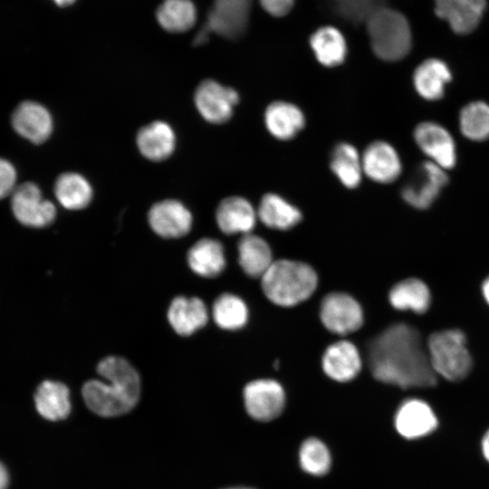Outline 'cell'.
<instances>
[{"mask_svg":"<svg viewBox=\"0 0 489 489\" xmlns=\"http://www.w3.org/2000/svg\"><path fill=\"white\" fill-rule=\"evenodd\" d=\"M368 360L373 377L403 388H427L436 383L418 331L406 323L389 326L369 344Z\"/></svg>","mask_w":489,"mask_h":489,"instance_id":"6da1fadb","label":"cell"},{"mask_svg":"<svg viewBox=\"0 0 489 489\" xmlns=\"http://www.w3.org/2000/svg\"><path fill=\"white\" fill-rule=\"evenodd\" d=\"M97 371L103 378L84 383L86 406L101 417H117L131 410L140 395V379L126 360L110 356L100 361Z\"/></svg>","mask_w":489,"mask_h":489,"instance_id":"7a4b0ae2","label":"cell"},{"mask_svg":"<svg viewBox=\"0 0 489 489\" xmlns=\"http://www.w3.org/2000/svg\"><path fill=\"white\" fill-rule=\"evenodd\" d=\"M317 283L318 277L312 266L288 259L273 261L261 278L265 296L283 307L294 306L310 298Z\"/></svg>","mask_w":489,"mask_h":489,"instance_id":"3957f363","label":"cell"},{"mask_svg":"<svg viewBox=\"0 0 489 489\" xmlns=\"http://www.w3.org/2000/svg\"><path fill=\"white\" fill-rule=\"evenodd\" d=\"M373 53L386 62L403 59L411 48V31L406 17L397 10L382 6L366 20Z\"/></svg>","mask_w":489,"mask_h":489,"instance_id":"277c9868","label":"cell"},{"mask_svg":"<svg viewBox=\"0 0 489 489\" xmlns=\"http://www.w3.org/2000/svg\"><path fill=\"white\" fill-rule=\"evenodd\" d=\"M427 350L435 373L450 381L465 379L472 367L465 336L459 330L435 332L428 338Z\"/></svg>","mask_w":489,"mask_h":489,"instance_id":"5b68a950","label":"cell"},{"mask_svg":"<svg viewBox=\"0 0 489 489\" xmlns=\"http://www.w3.org/2000/svg\"><path fill=\"white\" fill-rule=\"evenodd\" d=\"M252 0H214L204 27L224 38H240L249 24Z\"/></svg>","mask_w":489,"mask_h":489,"instance_id":"8992f818","label":"cell"},{"mask_svg":"<svg viewBox=\"0 0 489 489\" xmlns=\"http://www.w3.org/2000/svg\"><path fill=\"white\" fill-rule=\"evenodd\" d=\"M445 170L430 160L420 164L403 187L402 198L415 208L429 207L447 183Z\"/></svg>","mask_w":489,"mask_h":489,"instance_id":"52a82bcc","label":"cell"},{"mask_svg":"<svg viewBox=\"0 0 489 489\" xmlns=\"http://www.w3.org/2000/svg\"><path fill=\"white\" fill-rule=\"evenodd\" d=\"M320 317L324 327L336 334L346 335L360 328L363 312L359 302L344 292H331L321 303Z\"/></svg>","mask_w":489,"mask_h":489,"instance_id":"ba28073f","label":"cell"},{"mask_svg":"<svg viewBox=\"0 0 489 489\" xmlns=\"http://www.w3.org/2000/svg\"><path fill=\"white\" fill-rule=\"evenodd\" d=\"M195 104L208 122L222 124L230 120L239 101L237 91L214 80H205L197 88Z\"/></svg>","mask_w":489,"mask_h":489,"instance_id":"9c48e42d","label":"cell"},{"mask_svg":"<svg viewBox=\"0 0 489 489\" xmlns=\"http://www.w3.org/2000/svg\"><path fill=\"white\" fill-rule=\"evenodd\" d=\"M11 205L14 216L24 225L43 227L55 218L54 205L44 199L40 188L31 182L23 183L14 188Z\"/></svg>","mask_w":489,"mask_h":489,"instance_id":"30bf717a","label":"cell"},{"mask_svg":"<svg viewBox=\"0 0 489 489\" xmlns=\"http://www.w3.org/2000/svg\"><path fill=\"white\" fill-rule=\"evenodd\" d=\"M244 399L249 416L259 421L274 419L285 405V394L281 384L267 379L249 382L244 389Z\"/></svg>","mask_w":489,"mask_h":489,"instance_id":"8fae6325","label":"cell"},{"mask_svg":"<svg viewBox=\"0 0 489 489\" xmlns=\"http://www.w3.org/2000/svg\"><path fill=\"white\" fill-rule=\"evenodd\" d=\"M418 148L430 161L444 169L452 168L456 162L455 141L450 133L435 122H422L414 130Z\"/></svg>","mask_w":489,"mask_h":489,"instance_id":"7c38bea8","label":"cell"},{"mask_svg":"<svg viewBox=\"0 0 489 489\" xmlns=\"http://www.w3.org/2000/svg\"><path fill=\"white\" fill-rule=\"evenodd\" d=\"M363 174L374 182L388 184L401 173L400 158L388 142L375 140L369 143L361 154Z\"/></svg>","mask_w":489,"mask_h":489,"instance_id":"4fadbf2b","label":"cell"},{"mask_svg":"<svg viewBox=\"0 0 489 489\" xmlns=\"http://www.w3.org/2000/svg\"><path fill=\"white\" fill-rule=\"evenodd\" d=\"M149 223L159 236L178 238L191 229L192 216L179 201L167 199L152 206L149 212Z\"/></svg>","mask_w":489,"mask_h":489,"instance_id":"5bb4252c","label":"cell"},{"mask_svg":"<svg viewBox=\"0 0 489 489\" xmlns=\"http://www.w3.org/2000/svg\"><path fill=\"white\" fill-rule=\"evenodd\" d=\"M12 125L20 136L35 144L47 140L53 131L50 112L34 101H24L17 106L12 115Z\"/></svg>","mask_w":489,"mask_h":489,"instance_id":"9a60e30c","label":"cell"},{"mask_svg":"<svg viewBox=\"0 0 489 489\" xmlns=\"http://www.w3.org/2000/svg\"><path fill=\"white\" fill-rule=\"evenodd\" d=\"M395 426L402 436L408 439L418 438L433 432L437 427V419L425 401L408 399L396 413Z\"/></svg>","mask_w":489,"mask_h":489,"instance_id":"2e32d148","label":"cell"},{"mask_svg":"<svg viewBox=\"0 0 489 489\" xmlns=\"http://www.w3.org/2000/svg\"><path fill=\"white\" fill-rule=\"evenodd\" d=\"M485 0H435V12L460 34L473 32L479 24Z\"/></svg>","mask_w":489,"mask_h":489,"instance_id":"e0dca14e","label":"cell"},{"mask_svg":"<svg viewBox=\"0 0 489 489\" xmlns=\"http://www.w3.org/2000/svg\"><path fill=\"white\" fill-rule=\"evenodd\" d=\"M257 219L254 206L246 198L237 196L224 198L216 211L217 225L226 235L249 234Z\"/></svg>","mask_w":489,"mask_h":489,"instance_id":"ac0fdd59","label":"cell"},{"mask_svg":"<svg viewBox=\"0 0 489 489\" xmlns=\"http://www.w3.org/2000/svg\"><path fill=\"white\" fill-rule=\"evenodd\" d=\"M321 365L331 379L346 382L360 373L362 363L356 346L348 340H340L330 345L323 353Z\"/></svg>","mask_w":489,"mask_h":489,"instance_id":"d6986e66","label":"cell"},{"mask_svg":"<svg viewBox=\"0 0 489 489\" xmlns=\"http://www.w3.org/2000/svg\"><path fill=\"white\" fill-rule=\"evenodd\" d=\"M264 124L279 140L293 139L305 126V116L295 104L285 101L271 102L264 110Z\"/></svg>","mask_w":489,"mask_h":489,"instance_id":"ffe728a7","label":"cell"},{"mask_svg":"<svg viewBox=\"0 0 489 489\" xmlns=\"http://www.w3.org/2000/svg\"><path fill=\"white\" fill-rule=\"evenodd\" d=\"M168 319L177 333L188 336L206 325L208 314L199 298L178 296L169 305Z\"/></svg>","mask_w":489,"mask_h":489,"instance_id":"44dd1931","label":"cell"},{"mask_svg":"<svg viewBox=\"0 0 489 489\" xmlns=\"http://www.w3.org/2000/svg\"><path fill=\"white\" fill-rule=\"evenodd\" d=\"M137 145L145 158L152 161H161L168 158L175 149V133L168 123L153 121L139 129Z\"/></svg>","mask_w":489,"mask_h":489,"instance_id":"7402d4cb","label":"cell"},{"mask_svg":"<svg viewBox=\"0 0 489 489\" xmlns=\"http://www.w3.org/2000/svg\"><path fill=\"white\" fill-rule=\"evenodd\" d=\"M452 79L448 66L441 60L428 59L421 62L413 74V84L417 92L424 99H441L446 86Z\"/></svg>","mask_w":489,"mask_h":489,"instance_id":"603a6c76","label":"cell"},{"mask_svg":"<svg viewBox=\"0 0 489 489\" xmlns=\"http://www.w3.org/2000/svg\"><path fill=\"white\" fill-rule=\"evenodd\" d=\"M256 211L257 218L271 229L288 230L302 220L300 209L275 193L264 195Z\"/></svg>","mask_w":489,"mask_h":489,"instance_id":"cb8c5ba5","label":"cell"},{"mask_svg":"<svg viewBox=\"0 0 489 489\" xmlns=\"http://www.w3.org/2000/svg\"><path fill=\"white\" fill-rule=\"evenodd\" d=\"M237 250L240 266L252 278H262L273 263L268 243L259 235L251 233L243 235Z\"/></svg>","mask_w":489,"mask_h":489,"instance_id":"d4e9b609","label":"cell"},{"mask_svg":"<svg viewBox=\"0 0 489 489\" xmlns=\"http://www.w3.org/2000/svg\"><path fill=\"white\" fill-rule=\"evenodd\" d=\"M187 263L191 270L198 275L216 277L225 266L224 247L217 240L200 239L188 250Z\"/></svg>","mask_w":489,"mask_h":489,"instance_id":"484cf974","label":"cell"},{"mask_svg":"<svg viewBox=\"0 0 489 489\" xmlns=\"http://www.w3.org/2000/svg\"><path fill=\"white\" fill-rule=\"evenodd\" d=\"M310 46L317 61L326 67L341 64L347 55V43L342 34L333 26H323L310 37Z\"/></svg>","mask_w":489,"mask_h":489,"instance_id":"4316f807","label":"cell"},{"mask_svg":"<svg viewBox=\"0 0 489 489\" xmlns=\"http://www.w3.org/2000/svg\"><path fill=\"white\" fill-rule=\"evenodd\" d=\"M330 168L340 182L348 188L360 186L362 176L361 154L348 142H340L331 152Z\"/></svg>","mask_w":489,"mask_h":489,"instance_id":"83f0119b","label":"cell"},{"mask_svg":"<svg viewBox=\"0 0 489 489\" xmlns=\"http://www.w3.org/2000/svg\"><path fill=\"white\" fill-rule=\"evenodd\" d=\"M39 414L46 419L57 421L68 417L71 411L68 388L57 381H43L34 396Z\"/></svg>","mask_w":489,"mask_h":489,"instance_id":"f1b7e54d","label":"cell"},{"mask_svg":"<svg viewBox=\"0 0 489 489\" xmlns=\"http://www.w3.org/2000/svg\"><path fill=\"white\" fill-rule=\"evenodd\" d=\"M390 304L399 311L425 312L430 304V292L420 280L409 278L395 284L388 294Z\"/></svg>","mask_w":489,"mask_h":489,"instance_id":"f546056e","label":"cell"},{"mask_svg":"<svg viewBox=\"0 0 489 489\" xmlns=\"http://www.w3.org/2000/svg\"><path fill=\"white\" fill-rule=\"evenodd\" d=\"M54 194L59 203L70 210L86 207L92 198L88 180L73 172L62 174L55 181Z\"/></svg>","mask_w":489,"mask_h":489,"instance_id":"4dcf8cb0","label":"cell"},{"mask_svg":"<svg viewBox=\"0 0 489 489\" xmlns=\"http://www.w3.org/2000/svg\"><path fill=\"white\" fill-rule=\"evenodd\" d=\"M197 8L192 0H164L158 7V24L169 33H184L197 21Z\"/></svg>","mask_w":489,"mask_h":489,"instance_id":"1f68e13d","label":"cell"},{"mask_svg":"<svg viewBox=\"0 0 489 489\" xmlns=\"http://www.w3.org/2000/svg\"><path fill=\"white\" fill-rule=\"evenodd\" d=\"M213 317L224 330H238L248 320V309L244 302L232 293L221 294L214 302Z\"/></svg>","mask_w":489,"mask_h":489,"instance_id":"d6a6232c","label":"cell"},{"mask_svg":"<svg viewBox=\"0 0 489 489\" xmlns=\"http://www.w3.org/2000/svg\"><path fill=\"white\" fill-rule=\"evenodd\" d=\"M460 129L464 136L474 141L489 138V105L484 101H474L465 106L459 118Z\"/></svg>","mask_w":489,"mask_h":489,"instance_id":"836d02e7","label":"cell"},{"mask_svg":"<svg viewBox=\"0 0 489 489\" xmlns=\"http://www.w3.org/2000/svg\"><path fill=\"white\" fill-rule=\"evenodd\" d=\"M302 468L312 475H323L331 467V455L326 446L319 439H306L300 449Z\"/></svg>","mask_w":489,"mask_h":489,"instance_id":"e575fe53","label":"cell"},{"mask_svg":"<svg viewBox=\"0 0 489 489\" xmlns=\"http://www.w3.org/2000/svg\"><path fill=\"white\" fill-rule=\"evenodd\" d=\"M387 0H326L330 8L346 22L360 24L379 7L385 6Z\"/></svg>","mask_w":489,"mask_h":489,"instance_id":"d590c367","label":"cell"},{"mask_svg":"<svg viewBox=\"0 0 489 489\" xmlns=\"http://www.w3.org/2000/svg\"><path fill=\"white\" fill-rule=\"evenodd\" d=\"M16 172L14 166L0 158V199L12 194L14 190Z\"/></svg>","mask_w":489,"mask_h":489,"instance_id":"8d00e7d4","label":"cell"},{"mask_svg":"<svg viewBox=\"0 0 489 489\" xmlns=\"http://www.w3.org/2000/svg\"><path fill=\"white\" fill-rule=\"evenodd\" d=\"M262 7L273 16L282 17L291 12L295 0H259Z\"/></svg>","mask_w":489,"mask_h":489,"instance_id":"74e56055","label":"cell"},{"mask_svg":"<svg viewBox=\"0 0 489 489\" xmlns=\"http://www.w3.org/2000/svg\"><path fill=\"white\" fill-rule=\"evenodd\" d=\"M8 484V474L5 466L0 463V489H5Z\"/></svg>","mask_w":489,"mask_h":489,"instance_id":"f35d334b","label":"cell"},{"mask_svg":"<svg viewBox=\"0 0 489 489\" xmlns=\"http://www.w3.org/2000/svg\"><path fill=\"white\" fill-rule=\"evenodd\" d=\"M482 450L484 458L489 462V430L485 433L483 438Z\"/></svg>","mask_w":489,"mask_h":489,"instance_id":"ab89813d","label":"cell"},{"mask_svg":"<svg viewBox=\"0 0 489 489\" xmlns=\"http://www.w3.org/2000/svg\"><path fill=\"white\" fill-rule=\"evenodd\" d=\"M482 290H483L484 297L485 301L487 302V303L489 304V276L484 282Z\"/></svg>","mask_w":489,"mask_h":489,"instance_id":"60d3db41","label":"cell"},{"mask_svg":"<svg viewBox=\"0 0 489 489\" xmlns=\"http://www.w3.org/2000/svg\"><path fill=\"white\" fill-rule=\"evenodd\" d=\"M54 3L60 7H65L72 5L76 0H53Z\"/></svg>","mask_w":489,"mask_h":489,"instance_id":"b9f144b4","label":"cell"},{"mask_svg":"<svg viewBox=\"0 0 489 489\" xmlns=\"http://www.w3.org/2000/svg\"><path fill=\"white\" fill-rule=\"evenodd\" d=\"M225 489H253L248 487H230V488H225Z\"/></svg>","mask_w":489,"mask_h":489,"instance_id":"7bdbcfd3","label":"cell"}]
</instances>
